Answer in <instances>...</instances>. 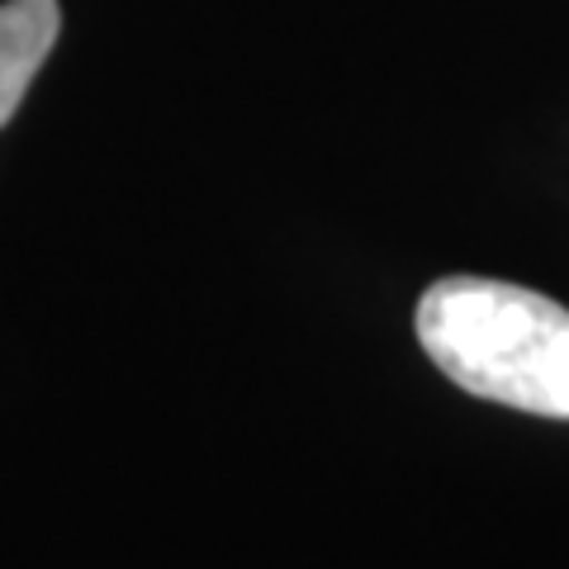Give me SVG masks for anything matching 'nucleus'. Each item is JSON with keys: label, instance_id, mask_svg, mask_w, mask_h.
<instances>
[{"label": "nucleus", "instance_id": "nucleus-1", "mask_svg": "<svg viewBox=\"0 0 569 569\" xmlns=\"http://www.w3.org/2000/svg\"><path fill=\"white\" fill-rule=\"evenodd\" d=\"M418 342L456 389L569 422V309L527 284L441 276L413 313Z\"/></svg>", "mask_w": 569, "mask_h": 569}, {"label": "nucleus", "instance_id": "nucleus-2", "mask_svg": "<svg viewBox=\"0 0 569 569\" xmlns=\"http://www.w3.org/2000/svg\"><path fill=\"white\" fill-rule=\"evenodd\" d=\"M58 33H62L58 0H6L0 6V129L24 104Z\"/></svg>", "mask_w": 569, "mask_h": 569}]
</instances>
